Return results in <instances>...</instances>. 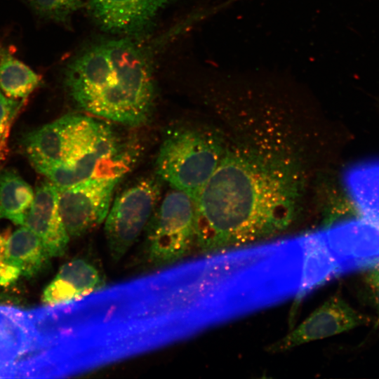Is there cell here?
<instances>
[{"mask_svg":"<svg viewBox=\"0 0 379 379\" xmlns=\"http://www.w3.org/2000/svg\"><path fill=\"white\" fill-rule=\"evenodd\" d=\"M302 265L298 297L302 298L333 278L340 275L321 230L300 235Z\"/></svg>","mask_w":379,"mask_h":379,"instance_id":"obj_14","label":"cell"},{"mask_svg":"<svg viewBox=\"0 0 379 379\" xmlns=\"http://www.w3.org/2000/svg\"><path fill=\"white\" fill-rule=\"evenodd\" d=\"M40 17L67 25L73 13L80 9L84 0H25Z\"/></svg>","mask_w":379,"mask_h":379,"instance_id":"obj_19","label":"cell"},{"mask_svg":"<svg viewBox=\"0 0 379 379\" xmlns=\"http://www.w3.org/2000/svg\"><path fill=\"white\" fill-rule=\"evenodd\" d=\"M321 231L340 274L379 263V228L367 220L343 221Z\"/></svg>","mask_w":379,"mask_h":379,"instance_id":"obj_9","label":"cell"},{"mask_svg":"<svg viewBox=\"0 0 379 379\" xmlns=\"http://www.w3.org/2000/svg\"><path fill=\"white\" fill-rule=\"evenodd\" d=\"M7 235L0 234V286L14 282L20 275V270L8 263L4 258V248Z\"/></svg>","mask_w":379,"mask_h":379,"instance_id":"obj_21","label":"cell"},{"mask_svg":"<svg viewBox=\"0 0 379 379\" xmlns=\"http://www.w3.org/2000/svg\"><path fill=\"white\" fill-rule=\"evenodd\" d=\"M1 149H0V160H1Z\"/></svg>","mask_w":379,"mask_h":379,"instance_id":"obj_23","label":"cell"},{"mask_svg":"<svg viewBox=\"0 0 379 379\" xmlns=\"http://www.w3.org/2000/svg\"><path fill=\"white\" fill-rule=\"evenodd\" d=\"M121 177H98L58 188L60 215L69 237H79L105 221Z\"/></svg>","mask_w":379,"mask_h":379,"instance_id":"obj_7","label":"cell"},{"mask_svg":"<svg viewBox=\"0 0 379 379\" xmlns=\"http://www.w3.org/2000/svg\"><path fill=\"white\" fill-rule=\"evenodd\" d=\"M41 83V77L4 50L0 52V91L8 98L23 100Z\"/></svg>","mask_w":379,"mask_h":379,"instance_id":"obj_18","label":"cell"},{"mask_svg":"<svg viewBox=\"0 0 379 379\" xmlns=\"http://www.w3.org/2000/svg\"><path fill=\"white\" fill-rule=\"evenodd\" d=\"M161 186L147 178L123 191L114 200L105 220L109 252L115 260L121 258L138 239L155 210Z\"/></svg>","mask_w":379,"mask_h":379,"instance_id":"obj_6","label":"cell"},{"mask_svg":"<svg viewBox=\"0 0 379 379\" xmlns=\"http://www.w3.org/2000/svg\"><path fill=\"white\" fill-rule=\"evenodd\" d=\"M151 222L147 244L152 264L178 261L195 244L194 201L188 194L175 189L169 192Z\"/></svg>","mask_w":379,"mask_h":379,"instance_id":"obj_5","label":"cell"},{"mask_svg":"<svg viewBox=\"0 0 379 379\" xmlns=\"http://www.w3.org/2000/svg\"><path fill=\"white\" fill-rule=\"evenodd\" d=\"M366 321V318L350 307L340 295H335L324 302L295 329L270 347L272 352H281L307 342L322 339Z\"/></svg>","mask_w":379,"mask_h":379,"instance_id":"obj_10","label":"cell"},{"mask_svg":"<svg viewBox=\"0 0 379 379\" xmlns=\"http://www.w3.org/2000/svg\"><path fill=\"white\" fill-rule=\"evenodd\" d=\"M4 258L18 268L21 275L31 277L46 266L51 257L41 239L28 227L22 225L7 235Z\"/></svg>","mask_w":379,"mask_h":379,"instance_id":"obj_16","label":"cell"},{"mask_svg":"<svg viewBox=\"0 0 379 379\" xmlns=\"http://www.w3.org/2000/svg\"><path fill=\"white\" fill-rule=\"evenodd\" d=\"M368 282L372 289L379 295V263L373 266L368 277Z\"/></svg>","mask_w":379,"mask_h":379,"instance_id":"obj_22","label":"cell"},{"mask_svg":"<svg viewBox=\"0 0 379 379\" xmlns=\"http://www.w3.org/2000/svg\"><path fill=\"white\" fill-rule=\"evenodd\" d=\"M344 182L364 218L379 228V160L350 167Z\"/></svg>","mask_w":379,"mask_h":379,"instance_id":"obj_15","label":"cell"},{"mask_svg":"<svg viewBox=\"0 0 379 379\" xmlns=\"http://www.w3.org/2000/svg\"><path fill=\"white\" fill-rule=\"evenodd\" d=\"M22 100L11 99L0 91V149L13 116Z\"/></svg>","mask_w":379,"mask_h":379,"instance_id":"obj_20","label":"cell"},{"mask_svg":"<svg viewBox=\"0 0 379 379\" xmlns=\"http://www.w3.org/2000/svg\"><path fill=\"white\" fill-rule=\"evenodd\" d=\"M29 345L27 310L0 305V378H13Z\"/></svg>","mask_w":379,"mask_h":379,"instance_id":"obj_13","label":"cell"},{"mask_svg":"<svg viewBox=\"0 0 379 379\" xmlns=\"http://www.w3.org/2000/svg\"><path fill=\"white\" fill-rule=\"evenodd\" d=\"M64 84L79 107L127 126L144 123L154 104L149 60L129 37L97 42L81 51L67 63Z\"/></svg>","mask_w":379,"mask_h":379,"instance_id":"obj_2","label":"cell"},{"mask_svg":"<svg viewBox=\"0 0 379 379\" xmlns=\"http://www.w3.org/2000/svg\"><path fill=\"white\" fill-rule=\"evenodd\" d=\"M24 145L33 166L59 164L90 152L116 146L107 125L81 114H67L29 133Z\"/></svg>","mask_w":379,"mask_h":379,"instance_id":"obj_4","label":"cell"},{"mask_svg":"<svg viewBox=\"0 0 379 379\" xmlns=\"http://www.w3.org/2000/svg\"><path fill=\"white\" fill-rule=\"evenodd\" d=\"M225 143L213 132L180 128L168 134L156 161L158 176L194 200L218 166Z\"/></svg>","mask_w":379,"mask_h":379,"instance_id":"obj_3","label":"cell"},{"mask_svg":"<svg viewBox=\"0 0 379 379\" xmlns=\"http://www.w3.org/2000/svg\"><path fill=\"white\" fill-rule=\"evenodd\" d=\"M105 280L91 262L76 259L65 263L45 288L42 300L46 305L72 302L102 289Z\"/></svg>","mask_w":379,"mask_h":379,"instance_id":"obj_12","label":"cell"},{"mask_svg":"<svg viewBox=\"0 0 379 379\" xmlns=\"http://www.w3.org/2000/svg\"><path fill=\"white\" fill-rule=\"evenodd\" d=\"M0 52H1V50H0Z\"/></svg>","mask_w":379,"mask_h":379,"instance_id":"obj_24","label":"cell"},{"mask_svg":"<svg viewBox=\"0 0 379 379\" xmlns=\"http://www.w3.org/2000/svg\"><path fill=\"white\" fill-rule=\"evenodd\" d=\"M179 0H88L87 8L102 30L126 37L145 36L161 13Z\"/></svg>","mask_w":379,"mask_h":379,"instance_id":"obj_8","label":"cell"},{"mask_svg":"<svg viewBox=\"0 0 379 379\" xmlns=\"http://www.w3.org/2000/svg\"><path fill=\"white\" fill-rule=\"evenodd\" d=\"M32 187L13 168L0 173V219L24 225L34 199Z\"/></svg>","mask_w":379,"mask_h":379,"instance_id":"obj_17","label":"cell"},{"mask_svg":"<svg viewBox=\"0 0 379 379\" xmlns=\"http://www.w3.org/2000/svg\"><path fill=\"white\" fill-rule=\"evenodd\" d=\"M303 185L298 161L274 140L255 135L225 143L194 200L198 249L211 254L284 233L297 218Z\"/></svg>","mask_w":379,"mask_h":379,"instance_id":"obj_1","label":"cell"},{"mask_svg":"<svg viewBox=\"0 0 379 379\" xmlns=\"http://www.w3.org/2000/svg\"><path fill=\"white\" fill-rule=\"evenodd\" d=\"M24 225L42 241L50 257L62 255L69 236L59 208L58 188L47 180L36 187Z\"/></svg>","mask_w":379,"mask_h":379,"instance_id":"obj_11","label":"cell"}]
</instances>
